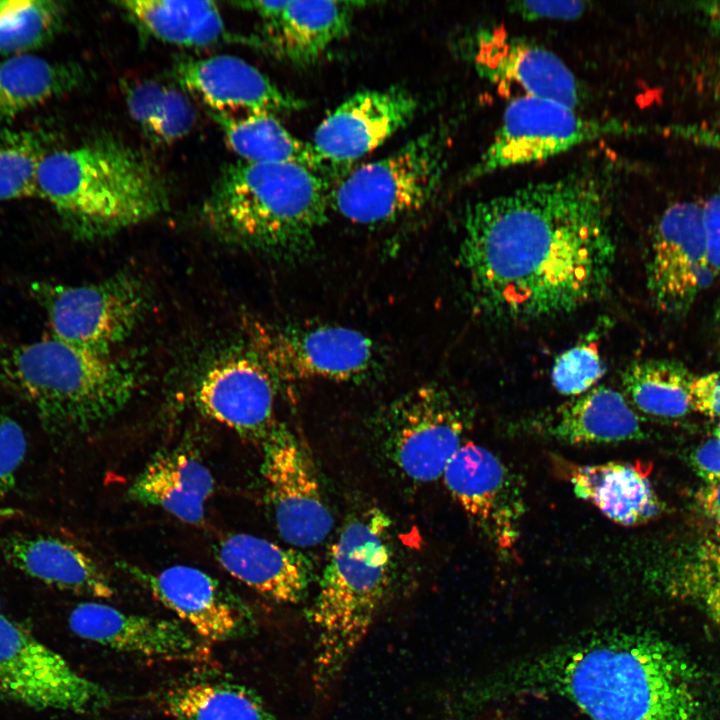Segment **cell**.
<instances>
[{
  "label": "cell",
  "instance_id": "6da1fadb",
  "mask_svg": "<svg viewBox=\"0 0 720 720\" xmlns=\"http://www.w3.org/2000/svg\"><path fill=\"white\" fill-rule=\"evenodd\" d=\"M616 168L592 163L470 205L458 263L475 310L529 322L574 312L608 288Z\"/></svg>",
  "mask_w": 720,
  "mask_h": 720
},
{
  "label": "cell",
  "instance_id": "7a4b0ae2",
  "mask_svg": "<svg viewBox=\"0 0 720 720\" xmlns=\"http://www.w3.org/2000/svg\"><path fill=\"white\" fill-rule=\"evenodd\" d=\"M553 696L590 720H707L712 686L704 669L668 639L640 629L577 636L489 673L469 690L483 705Z\"/></svg>",
  "mask_w": 720,
  "mask_h": 720
},
{
  "label": "cell",
  "instance_id": "3957f363",
  "mask_svg": "<svg viewBox=\"0 0 720 720\" xmlns=\"http://www.w3.org/2000/svg\"><path fill=\"white\" fill-rule=\"evenodd\" d=\"M329 192L324 179L305 166L239 160L221 170L201 213L221 240L297 261L311 252L327 221Z\"/></svg>",
  "mask_w": 720,
  "mask_h": 720
},
{
  "label": "cell",
  "instance_id": "277c9868",
  "mask_svg": "<svg viewBox=\"0 0 720 720\" xmlns=\"http://www.w3.org/2000/svg\"><path fill=\"white\" fill-rule=\"evenodd\" d=\"M37 192L67 229L83 239L111 236L149 221L169 200L155 164L112 136L51 150L40 164Z\"/></svg>",
  "mask_w": 720,
  "mask_h": 720
},
{
  "label": "cell",
  "instance_id": "5b68a950",
  "mask_svg": "<svg viewBox=\"0 0 720 720\" xmlns=\"http://www.w3.org/2000/svg\"><path fill=\"white\" fill-rule=\"evenodd\" d=\"M391 521L378 508L353 516L331 547L307 611L314 629L312 680L318 694L338 681L361 644L392 579Z\"/></svg>",
  "mask_w": 720,
  "mask_h": 720
},
{
  "label": "cell",
  "instance_id": "8992f818",
  "mask_svg": "<svg viewBox=\"0 0 720 720\" xmlns=\"http://www.w3.org/2000/svg\"><path fill=\"white\" fill-rule=\"evenodd\" d=\"M0 382L27 401L56 436L81 434L117 415L135 395L139 368L54 337L0 344Z\"/></svg>",
  "mask_w": 720,
  "mask_h": 720
},
{
  "label": "cell",
  "instance_id": "52a82bcc",
  "mask_svg": "<svg viewBox=\"0 0 720 720\" xmlns=\"http://www.w3.org/2000/svg\"><path fill=\"white\" fill-rule=\"evenodd\" d=\"M438 124L392 154L352 171L329 192V204L361 225L394 222L425 207L439 192L451 140Z\"/></svg>",
  "mask_w": 720,
  "mask_h": 720
},
{
  "label": "cell",
  "instance_id": "ba28073f",
  "mask_svg": "<svg viewBox=\"0 0 720 720\" xmlns=\"http://www.w3.org/2000/svg\"><path fill=\"white\" fill-rule=\"evenodd\" d=\"M670 131L624 120L587 117L561 102L518 96L506 106L495 135L466 172L464 182L547 160L604 138Z\"/></svg>",
  "mask_w": 720,
  "mask_h": 720
},
{
  "label": "cell",
  "instance_id": "9c48e42d",
  "mask_svg": "<svg viewBox=\"0 0 720 720\" xmlns=\"http://www.w3.org/2000/svg\"><path fill=\"white\" fill-rule=\"evenodd\" d=\"M31 291L52 337L99 354H111L128 339L151 305L145 282L128 272L84 285L35 282Z\"/></svg>",
  "mask_w": 720,
  "mask_h": 720
},
{
  "label": "cell",
  "instance_id": "30bf717a",
  "mask_svg": "<svg viewBox=\"0 0 720 720\" xmlns=\"http://www.w3.org/2000/svg\"><path fill=\"white\" fill-rule=\"evenodd\" d=\"M250 348L279 382H360L382 369L383 355L365 333L338 324H257Z\"/></svg>",
  "mask_w": 720,
  "mask_h": 720
},
{
  "label": "cell",
  "instance_id": "8fae6325",
  "mask_svg": "<svg viewBox=\"0 0 720 720\" xmlns=\"http://www.w3.org/2000/svg\"><path fill=\"white\" fill-rule=\"evenodd\" d=\"M464 405L446 387L424 384L384 408L378 426L387 457L408 479H438L467 430Z\"/></svg>",
  "mask_w": 720,
  "mask_h": 720
},
{
  "label": "cell",
  "instance_id": "7c38bea8",
  "mask_svg": "<svg viewBox=\"0 0 720 720\" xmlns=\"http://www.w3.org/2000/svg\"><path fill=\"white\" fill-rule=\"evenodd\" d=\"M0 700L38 710L87 714L111 704L108 691L0 614Z\"/></svg>",
  "mask_w": 720,
  "mask_h": 720
},
{
  "label": "cell",
  "instance_id": "4fadbf2b",
  "mask_svg": "<svg viewBox=\"0 0 720 720\" xmlns=\"http://www.w3.org/2000/svg\"><path fill=\"white\" fill-rule=\"evenodd\" d=\"M262 444L261 474L280 536L295 547L320 544L332 529L333 517L309 452L283 423Z\"/></svg>",
  "mask_w": 720,
  "mask_h": 720
},
{
  "label": "cell",
  "instance_id": "5bb4252c",
  "mask_svg": "<svg viewBox=\"0 0 720 720\" xmlns=\"http://www.w3.org/2000/svg\"><path fill=\"white\" fill-rule=\"evenodd\" d=\"M446 488L498 552L513 551L525 512L520 480L490 450L461 445L443 472Z\"/></svg>",
  "mask_w": 720,
  "mask_h": 720
},
{
  "label": "cell",
  "instance_id": "9a60e30c",
  "mask_svg": "<svg viewBox=\"0 0 720 720\" xmlns=\"http://www.w3.org/2000/svg\"><path fill=\"white\" fill-rule=\"evenodd\" d=\"M277 382L248 346L215 359L202 372L195 401L210 419L250 440L267 438L276 419Z\"/></svg>",
  "mask_w": 720,
  "mask_h": 720
},
{
  "label": "cell",
  "instance_id": "2e32d148",
  "mask_svg": "<svg viewBox=\"0 0 720 720\" xmlns=\"http://www.w3.org/2000/svg\"><path fill=\"white\" fill-rule=\"evenodd\" d=\"M648 290L665 312L686 310L714 277L707 252L702 205L681 201L659 218L651 242Z\"/></svg>",
  "mask_w": 720,
  "mask_h": 720
},
{
  "label": "cell",
  "instance_id": "e0dca14e",
  "mask_svg": "<svg viewBox=\"0 0 720 720\" xmlns=\"http://www.w3.org/2000/svg\"><path fill=\"white\" fill-rule=\"evenodd\" d=\"M118 566L207 643L237 639L254 628L249 608L198 568L174 565L154 573L123 562Z\"/></svg>",
  "mask_w": 720,
  "mask_h": 720
},
{
  "label": "cell",
  "instance_id": "ac0fdd59",
  "mask_svg": "<svg viewBox=\"0 0 720 720\" xmlns=\"http://www.w3.org/2000/svg\"><path fill=\"white\" fill-rule=\"evenodd\" d=\"M476 72L503 88H515L519 96L554 100L576 108L581 90L576 77L553 52L497 28L472 34L466 45Z\"/></svg>",
  "mask_w": 720,
  "mask_h": 720
},
{
  "label": "cell",
  "instance_id": "d6986e66",
  "mask_svg": "<svg viewBox=\"0 0 720 720\" xmlns=\"http://www.w3.org/2000/svg\"><path fill=\"white\" fill-rule=\"evenodd\" d=\"M419 106L417 97L399 86L359 91L322 120L311 144L326 166L353 162L405 127Z\"/></svg>",
  "mask_w": 720,
  "mask_h": 720
},
{
  "label": "cell",
  "instance_id": "ffe728a7",
  "mask_svg": "<svg viewBox=\"0 0 720 720\" xmlns=\"http://www.w3.org/2000/svg\"><path fill=\"white\" fill-rule=\"evenodd\" d=\"M68 625L78 637L120 652L183 662L210 656L209 643L180 621L126 613L101 602L75 606Z\"/></svg>",
  "mask_w": 720,
  "mask_h": 720
},
{
  "label": "cell",
  "instance_id": "44dd1931",
  "mask_svg": "<svg viewBox=\"0 0 720 720\" xmlns=\"http://www.w3.org/2000/svg\"><path fill=\"white\" fill-rule=\"evenodd\" d=\"M174 74L183 88L208 106L211 114L275 116L304 107L302 100L280 89L256 67L233 55L182 59L176 63Z\"/></svg>",
  "mask_w": 720,
  "mask_h": 720
},
{
  "label": "cell",
  "instance_id": "7402d4cb",
  "mask_svg": "<svg viewBox=\"0 0 720 720\" xmlns=\"http://www.w3.org/2000/svg\"><path fill=\"white\" fill-rule=\"evenodd\" d=\"M216 557L233 578L281 604L304 599L314 576L303 553L251 534L228 535L217 545Z\"/></svg>",
  "mask_w": 720,
  "mask_h": 720
},
{
  "label": "cell",
  "instance_id": "603a6c76",
  "mask_svg": "<svg viewBox=\"0 0 720 720\" xmlns=\"http://www.w3.org/2000/svg\"><path fill=\"white\" fill-rule=\"evenodd\" d=\"M0 551L13 568L54 588L97 599H110L116 593L104 568L66 540L13 533L0 539Z\"/></svg>",
  "mask_w": 720,
  "mask_h": 720
},
{
  "label": "cell",
  "instance_id": "cb8c5ba5",
  "mask_svg": "<svg viewBox=\"0 0 720 720\" xmlns=\"http://www.w3.org/2000/svg\"><path fill=\"white\" fill-rule=\"evenodd\" d=\"M527 431L566 444H604L643 437L641 421L619 391L597 386L542 413L526 424Z\"/></svg>",
  "mask_w": 720,
  "mask_h": 720
},
{
  "label": "cell",
  "instance_id": "d4e9b609",
  "mask_svg": "<svg viewBox=\"0 0 720 720\" xmlns=\"http://www.w3.org/2000/svg\"><path fill=\"white\" fill-rule=\"evenodd\" d=\"M214 486L210 470L198 457L173 450L155 456L143 468L129 486L128 497L160 507L185 523L199 524Z\"/></svg>",
  "mask_w": 720,
  "mask_h": 720
},
{
  "label": "cell",
  "instance_id": "484cf974",
  "mask_svg": "<svg viewBox=\"0 0 720 720\" xmlns=\"http://www.w3.org/2000/svg\"><path fill=\"white\" fill-rule=\"evenodd\" d=\"M649 473L641 463L608 462L574 466L569 481L577 497L592 503L608 519L637 526L661 512Z\"/></svg>",
  "mask_w": 720,
  "mask_h": 720
},
{
  "label": "cell",
  "instance_id": "4316f807",
  "mask_svg": "<svg viewBox=\"0 0 720 720\" xmlns=\"http://www.w3.org/2000/svg\"><path fill=\"white\" fill-rule=\"evenodd\" d=\"M352 1H285L280 12L264 22L273 49L290 63L306 67L349 31Z\"/></svg>",
  "mask_w": 720,
  "mask_h": 720
},
{
  "label": "cell",
  "instance_id": "83f0119b",
  "mask_svg": "<svg viewBox=\"0 0 720 720\" xmlns=\"http://www.w3.org/2000/svg\"><path fill=\"white\" fill-rule=\"evenodd\" d=\"M80 65L31 54L0 62V131L17 117L78 88L84 81Z\"/></svg>",
  "mask_w": 720,
  "mask_h": 720
},
{
  "label": "cell",
  "instance_id": "f1b7e54d",
  "mask_svg": "<svg viewBox=\"0 0 720 720\" xmlns=\"http://www.w3.org/2000/svg\"><path fill=\"white\" fill-rule=\"evenodd\" d=\"M116 4L143 32L163 42L205 47L232 39L212 1L133 0Z\"/></svg>",
  "mask_w": 720,
  "mask_h": 720
},
{
  "label": "cell",
  "instance_id": "f546056e",
  "mask_svg": "<svg viewBox=\"0 0 720 720\" xmlns=\"http://www.w3.org/2000/svg\"><path fill=\"white\" fill-rule=\"evenodd\" d=\"M211 115L227 144L243 161L295 163L318 174L327 167L311 143L296 138L273 115Z\"/></svg>",
  "mask_w": 720,
  "mask_h": 720
},
{
  "label": "cell",
  "instance_id": "4dcf8cb0",
  "mask_svg": "<svg viewBox=\"0 0 720 720\" xmlns=\"http://www.w3.org/2000/svg\"><path fill=\"white\" fill-rule=\"evenodd\" d=\"M161 703L174 720H278L256 691L230 681L181 684Z\"/></svg>",
  "mask_w": 720,
  "mask_h": 720
},
{
  "label": "cell",
  "instance_id": "1f68e13d",
  "mask_svg": "<svg viewBox=\"0 0 720 720\" xmlns=\"http://www.w3.org/2000/svg\"><path fill=\"white\" fill-rule=\"evenodd\" d=\"M693 377L679 362L650 359L630 364L621 382L631 406L651 416L677 418L691 411Z\"/></svg>",
  "mask_w": 720,
  "mask_h": 720
},
{
  "label": "cell",
  "instance_id": "d6a6232c",
  "mask_svg": "<svg viewBox=\"0 0 720 720\" xmlns=\"http://www.w3.org/2000/svg\"><path fill=\"white\" fill-rule=\"evenodd\" d=\"M666 590L701 610L720 635V541L706 539L690 548L672 568Z\"/></svg>",
  "mask_w": 720,
  "mask_h": 720
},
{
  "label": "cell",
  "instance_id": "836d02e7",
  "mask_svg": "<svg viewBox=\"0 0 720 720\" xmlns=\"http://www.w3.org/2000/svg\"><path fill=\"white\" fill-rule=\"evenodd\" d=\"M51 136L41 130L0 131V202L38 195L37 176L51 149Z\"/></svg>",
  "mask_w": 720,
  "mask_h": 720
},
{
  "label": "cell",
  "instance_id": "e575fe53",
  "mask_svg": "<svg viewBox=\"0 0 720 720\" xmlns=\"http://www.w3.org/2000/svg\"><path fill=\"white\" fill-rule=\"evenodd\" d=\"M64 9L48 0H0V55L29 53L52 39Z\"/></svg>",
  "mask_w": 720,
  "mask_h": 720
},
{
  "label": "cell",
  "instance_id": "d590c367",
  "mask_svg": "<svg viewBox=\"0 0 720 720\" xmlns=\"http://www.w3.org/2000/svg\"><path fill=\"white\" fill-rule=\"evenodd\" d=\"M605 370L595 336L591 333L556 358L551 372L552 384L559 393L577 397L591 390Z\"/></svg>",
  "mask_w": 720,
  "mask_h": 720
},
{
  "label": "cell",
  "instance_id": "8d00e7d4",
  "mask_svg": "<svg viewBox=\"0 0 720 720\" xmlns=\"http://www.w3.org/2000/svg\"><path fill=\"white\" fill-rule=\"evenodd\" d=\"M196 122V111L183 91L169 85L158 118L148 136L171 143L187 135Z\"/></svg>",
  "mask_w": 720,
  "mask_h": 720
},
{
  "label": "cell",
  "instance_id": "74e56055",
  "mask_svg": "<svg viewBox=\"0 0 720 720\" xmlns=\"http://www.w3.org/2000/svg\"><path fill=\"white\" fill-rule=\"evenodd\" d=\"M169 85L158 80L137 81L126 88L129 115L148 136L163 105Z\"/></svg>",
  "mask_w": 720,
  "mask_h": 720
},
{
  "label": "cell",
  "instance_id": "f35d334b",
  "mask_svg": "<svg viewBox=\"0 0 720 720\" xmlns=\"http://www.w3.org/2000/svg\"><path fill=\"white\" fill-rule=\"evenodd\" d=\"M27 440L22 427L12 418H0V498L13 487L25 458Z\"/></svg>",
  "mask_w": 720,
  "mask_h": 720
},
{
  "label": "cell",
  "instance_id": "ab89813d",
  "mask_svg": "<svg viewBox=\"0 0 720 720\" xmlns=\"http://www.w3.org/2000/svg\"><path fill=\"white\" fill-rule=\"evenodd\" d=\"M512 10L526 20H574L586 10L582 1H522L512 5Z\"/></svg>",
  "mask_w": 720,
  "mask_h": 720
},
{
  "label": "cell",
  "instance_id": "60d3db41",
  "mask_svg": "<svg viewBox=\"0 0 720 720\" xmlns=\"http://www.w3.org/2000/svg\"><path fill=\"white\" fill-rule=\"evenodd\" d=\"M691 410L720 418V372L694 376L690 385Z\"/></svg>",
  "mask_w": 720,
  "mask_h": 720
},
{
  "label": "cell",
  "instance_id": "b9f144b4",
  "mask_svg": "<svg viewBox=\"0 0 720 720\" xmlns=\"http://www.w3.org/2000/svg\"><path fill=\"white\" fill-rule=\"evenodd\" d=\"M703 226L710 264L720 272V191L702 204Z\"/></svg>",
  "mask_w": 720,
  "mask_h": 720
},
{
  "label": "cell",
  "instance_id": "7bdbcfd3",
  "mask_svg": "<svg viewBox=\"0 0 720 720\" xmlns=\"http://www.w3.org/2000/svg\"><path fill=\"white\" fill-rule=\"evenodd\" d=\"M696 472L706 482L720 479V441L709 439L695 451L692 457Z\"/></svg>",
  "mask_w": 720,
  "mask_h": 720
},
{
  "label": "cell",
  "instance_id": "ee69618b",
  "mask_svg": "<svg viewBox=\"0 0 720 720\" xmlns=\"http://www.w3.org/2000/svg\"><path fill=\"white\" fill-rule=\"evenodd\" d=\"M697 502L720 541V479L707 482L697 493Z\"/></svg>",
  "mask_w": 720,
  "mask_h": 720
},
{
  "label": "cell",
  "instance_id": "f6af8a7d",
  "mask_svg": "<svg viewBox=\"0 0 720 720\" xmlns=\"http://www.w3.org/2000/svg\"><path fill=\"white\" fill-rule=\"evenodd\" d=\"M698 9L712 28L720 31V1L702 2Z\"/></svg>",
  "mask_w": 720,
  "mask_h": 720
},
{
  "label": "cell",
  "instance_id": "bcb514c9",
  "mask_svg": "<svg viewBox=\"0 0 720 720\" xmlns=\"http://www.w3.org/2000/svg\"><path fill=\"white\" fill-rule=\"evenodd\" d=\"M707 73L710 90L712 94L720 100V59L712 65V69H709Z\"/></svg>",
  "mask_w": 720,
  "mask_h": 720
},
{
  "label": "cell",
  "instance_id": "7dc6e473",
  "mask_svg": "<svg viewBox=\"0 0 720 720\" xmlns=\"http://www.w3.org/2000/svg\"><path fill=\"white\" fill-rule=\"evenodd\" d=\"M718 441H720V418L719 422L717 424L716 430H715V437Z\"/></svg>",
  "mask_w": 720,
  "mask_h": 720
}]
</instances>
